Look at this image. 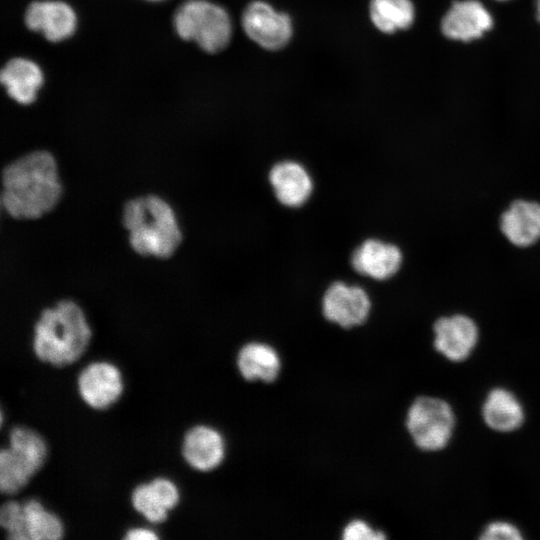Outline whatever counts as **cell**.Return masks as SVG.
Listing matches in <instances>:
<instances>
[{
	"label": "cell",
	"instance_id": "cell-1",
	"mask_svg": "<svg viewBox=\"0 0 540 540\" xmlns=\"http://www.w3.org/2000/svg\"><path fill=\"white\" fill-rule=\"evenodd\" d=\"M63 193L54 156L45 150L27 153L2 171L1 204L18 220H35L51 212Z\"/></svg>",
	"mask_w": 540,
	"mask_h": 540
},
{
	"label": "cell",
	"instance_id": "cell-2",
	"mask_svg": "<svg viewBox=\"0 0 540 540\" xmlns=\"http://www.w3.org/2000/svg\"><path fill=\"white\" fill-rule=\"evenodd\" d=\"M92 330L81 306L62 299L39 314L32 337L35 357L56 368L78 361L86 352Z\"/></svg>",
	"mask_w": 540,
	"mask_h": 540
},
{
	"label": "cell",
	"instance_id": "cell-3",
	"mask_svg": "<svg viewBox=\"0 0 540 540\" xmlns=\"http://www.w3.org/2000/svg\"><path fill=\"white\" fill-rule=\"evenodd\" d=\"M122 223L131 248L140 256L167 259L182 243L183 234L176 213L158 195H142L127 201Z\"/></svg>",
	"mask_w": 540,
	"mask_h": 540
},
{
	"label": "cell",
	"instance_id": "cell-4",
	"mask_svg": "<svg viewBox=\"0 0 540 540\" xmlns=\"http://www.w3.org/2000/svg\"><path fill=\"white\" fill-rule=\"evenodd\" d=\"M174 25L181 38L194 40L209 53L223 50L232 35L228 13L222 7L206 0H189L183 3L175 13Z\"/></svg>",
	"mask_w": 540,
	"mask_h": 540
},
{
	"label": "cell",
	"instance_id": "cell-5",
	"mask_svg": "<svg viewBox=\"0 0 540 540\" xmlns=\"http://www.w3.org/2000/svg\"><path fill=\"white\" fill-rule=\"evenodd\" d=\"M406 427L419 449L438 451L447 446L453 435L455 414L445 400L421 396L408 409Z\"/></svg>",
	"mask_w": 540,
	"mask_h": 540
},
{
	"label": "cell",
	"instance_id": "cell-6",
	"mask_svg": "<svg viewBox=\"0 0 540 540\" xmlns=\"http://www.w3.org/2000/svg\"><path fill=\"white\" fill-rule=\"evenodd\" d=\"M76 388L88 407L97 411L107 410L123 394L122 372L117 365L106 360L90 362L79 371Z\"/></svg>",
	"mask_w": 540,
	"mask_h": 540
},
{
	"label": "cell",
	"instance_id": "cell-7",
	"mask_svg": "<svg viewBox=\"0 0 540 540\" xmlns=\"http://www.w3.org/2000/svg\"><path fill=\"white\" fill-rule=\"evenodd\" d=\"M242 25L251 40L268 50L284 47L292 35L290 17L262 1L247 6L242 16Z\"/></svg>",
	"mask_w": 540,
	"mask_h": 540
},
{
	"label": "cell",
	"instance_id": "cell-8",
	"mask_svg": "<svg viewBox=\"0 0 540 540\" xmlns=\"http://www.w3.org/2000/svg\"><path fill=\"white\" fill-rule=\"evenodd\" d=\"M434 347L452 362L466 360L479 339L476 322L464 314H453L437 319L433 325Z\"/></svg>",
	"mask_w": 540,
	"mask_h": 540
},
{
	"label": "cell",
	"instance_id": "cell-9",
	"mask_svg": "<svg viewBox=\"0 0 540 540\" xmlns=\"http://www.w3.org/2000/svg\"><path fill=\"white\" fill-rule=\"evenodd\" d=\"M370 308V298L363 288L343 282L331 284L322 299L324 317L343 328L364 323Z\"/></svg>",
	"mask_w": 540,
	"mask_h": 540
},
{
	"label": "cell",
	"instance_id": "cell-10",
	"mask_svg": "<svg viewBox=\"0 0 540 540\" xmlns=\"http://www.w3.org/2000/svg\"><path fill=\"white\" fill-rule=\"evenodd\" d=\"M180 501V491L169 478L159 476L136 485L131 491L130 502L133 509L151 524L167 520L169 512Z\"/></svg>",
	"mask_w": 540,
	"mask_h": 540
},
{
	"label": "cell",
	"instance_id": "cell-11",
	"mask_svg": "<svg viewBox=\"0 0 540 540\" xmlns=\"http://www.w3.org/2000/svg\"><path fill=\"white\" fill-rule=\"evenodd\" d=\"M181 455L186 464L199 472H210L223 462L225 441L215 428L198 424L189 428L182 439Z\"/></svg>",
	"mask_w": 540,
	"mask_h": 540
},
{
	"label": "cell",
	"instance_id": "cell-12",
	"mask_svg": "<svg viewBox=\"0 0 540 540\" xmlns=\"http://www.w3.org/2000/svg\"><path fill=\"white\" fill-rule=\"evenodd\" d=\"M499 228L505 239L518 248H527L540 240V203L518 199L501 214Z\"/></svg>",
	"mask_w": 540,
	"mask_h": 540
},
{
	"label": "cell",
	"instance_id": "cell-13",
	"mask_svg": "<svg viewBox=\"0 0 540 540\" xmlns=\"http://www.w3.org/2000/svg\"><path fill=\"white\" fill-rule=\"evenodd\" d=\"M492 26V16L477 0L454 2L441 21L447 38L465 42L480 38Z\"/></svg>",
	"mask_w": 540,
	"mask_h": 540
},
{
	"label": "cell",
	"instance_id": "cell-14",
	"mask_svg": "<svg viewBox=\"0 0 540 540\" xmlns=\"http://www.w3.org/2000/svg\"><path fill=\"white\" fill-rule=\"evenodd\" d=\"M25 23L29 29L41 31L49 41L57 42L73 34L76 16L63 2H33L26 10Z\"/></svg>",
	"mask_w": 540,
	"mask_h": 540
},
{
	"label": "cell",
	"instance_id": "cell-15",
	"mask_svg": "<svg viewBox=\"0 0 540 540\" xmlns=\"http://www.w3.org/2000/svg\"><path fill=\"white\" fill-rule=\"evenodd\" d=\"M402 259V252L396 245L367 239L353 252L351 263L359 274L385 280L398 272Z\"/></svg>",
	"mask_w": 540,
	"mask_h": 540
},
{
	"label": "cell",
	"instance_id": "cell-16",
	"mask_svg": "<svg viewBox=\"0 0 540 540\" xmlns=\"http://www.w3.org/2000/svg\"><path fill=\"white\" fill-rule=\"evenodd\" d=\"M269 182L278 201L288 207L303 205L313 190L308 171L294 161L275 164L269 172Z\"/></svg>",
	"mask_w": 540,
	"mask_h": 540
},
{
	"label": "cell",
	"instance_id": "cell-17",
	"mask_svg": "<svg viewBox=\"0 0 540 540\" xmlns=\"http://www.w3.org/2000/svg\"><path fill=\"white\" fill-rule=\"evenodd\" d=\"M482 417L486 425L498 432H511L524 422V409L511 391L497 387L486 396L482 405Z\"/></svg>",
	"mask_w": 540,
	"mask_h": 540
},
{
	"label": "cell",
	"instance_id": "cell-18",
	"mask_svg": "<svg viewBox=\"0 0 540 540\" xmlns=\"http://www.w3.org/2000/svg\"><path fill=\"white\" fill-rule=\"evenodd\" d=\"M0 80L10 97L21 104H30L42 85L43 74L34 62L15 58L3 67Z\"/></svg>",
	"mask_w": 540,
	"mask_h": 540
},
{
	"label": "cell",
	"instance_id": "cell-19",
	"mask_svg": "<svg viewBox=\"0 0 540 540\" xmlns=\"http://www.w3.org/2000/svg\"><path fill=\"white\" fill-rule=\"evenodd\" d=\"M237 368L242 377L248 381H274L280 372L281 361L276 350L265 343L250 342L238 352Z\"/></svg>",
	"mask_w": 540,
	"mask_h": 540
},
{
	"label": "cell",
	"instance_id": "cell-20",
	"mask_svg": "<svg viewBox=\"0 0 540 540\" xmlns=\"http://www.w3.org/2000/svg\"><path fill=\"white\" fill-rule=\"evenodd\" d=\"M25 531L28 540H60L64 536L61 518L48 510L40 500L30 498L22 502Z\"/></svg>",
	"mask_w": 540,
	"mask_h": 540
},
{
	"label": "cell",
	"instance_id": "cell-21",
	"mask_svg": "<svg viewBox=\"0 0 540 540\" xmlns=\"http://www.w3.org/2000/svg\"><path fill=\"white\" fill-rule=\"evenodd\" d=\"M36 474L48 458V445L36 430L16 425L8 432V446Z\"/></svg>",
	"mask_w": 540,
	"mask_h": 540
},
{
	"label": "cell",
	"instance_id": "cell-22",
	"mask_svg": "<svg viewBox=\"0 0 540 540\" xmlns=\"http://www.w3.org/2000/svg\"><path fill=\"white\" fill-rule=\"evenodd\" d=\"M370 17L380 31L394 33L411 26L415 10L410 0H371Z\"/></svg>",
	"mask_w": 540,
	"mask_h": 540
},
{
	"label": "cell",
	"instance_id": "cell-23",
	"mask_svg": "<svg viewBox=\"0 0 540 540\" xmlns=\"http://www.w3.org/2000/svg\"><path fill=\"white\" fill-rule=\"evenodd\" d=\"M34 475L30 467L8 447L0 450V492L3 495L17 494Z\"/></svg>",
	"mask_w": 540,
	"mask_h": 540
},
{
	"label": "cell",
	"instance_id": "cell-24",
	"mask_svg": "<svg viewBox=\"0 0 540 540\" xmlns=\"http://www.w3.org/2000/svg\"><path fill=\"white\" fill-rule=\"evenodd\" d=\"M0 526L9 540H28L22 502L7 500L0 506Z\"/></svg>",
	"mask_w": 540,
	"mask_h": 540
},
{
	"label": "cell",
	"instance_id": "cell-25",
	"mask_svg": "<svg viewBox=\"0 0 540 540\" xmlns=\"http://www.w3.org/2000/svg\"><path fill=\"white\" fill-rule=\"evenodd\" d=\"M483 540H519L523 539L522 533L514 524L497 520L490 522L485 526L480 535Z\"/></svg>",
	"mask_w": 540,
	"mask_h": 540
},
{
	"label": "cell",
	"instance_id": "cell-26",
	"mask_svg": "<svg viewBox=\"0 0 540 540\" xmlns=\"http://www.w3.org/2000/svg\"><path fill=\"white\" fill-rule=\"evenodd\" d=\"M342 538L344 540H380L385 539L386 536L382 531L372 529L362 520H353L345 526Z\"/></svg>",
	"mask_w": 540,
	"mask_h": 540
},
{
	"label": "cell",
	"instance_id": "cell-27",
	"mask_svg": "<svg viewBox=\"0 0 540 540\" xmlns=\"http://www.w3.org/2000/svg\"><path fill=\"white\" fill-rule=\"evenodd\" d=\"M125 540H157L159 536L155 531L146 527H133L128 529L123 536Z\"/></svg>",
	"mask_w": 540,
	"mask_h": 540
},
{
	"label": "cell",
	"instance_id": "cell-28",
	"mask_svg": "<svg viewBox=\"0 0 540 540\" xmlns=\"http://www.w3.org/2000/svg\"><path fill=\"white\" fill-rule=\"evenodd\" d=\"M536 17L540 22V0H536Z\"/></svg>",
	"mask_w": 540,
	"mask_h": 540
},
{
	"label": "cell",
	"instance_id": "cell-29",
	"mask_svg": "<svg viewBox=\"0 0 540 540\" xmlns=\"http://www.w3.org/2000/svg\"><path fill=\"white\" fill-rule=\"evenodd\" d=\"M498 1H506V0H498Z\"/></svg>",
	"mask_w": 540,
	"mask_h": 540
}]
</instances>
